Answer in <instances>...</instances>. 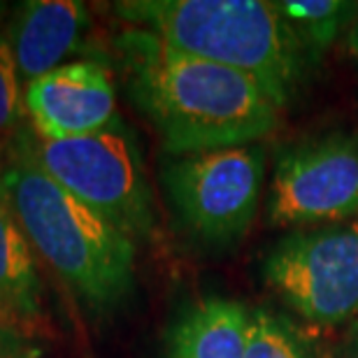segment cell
Returning a JSON list of instances; mask_svg holds the SVG:
<instances>
[{"label":"cell","mask_w":358,"mask_h":358,"mask_svg":"<svg viewBox=\"0 0 358 358\" xmlns=\"http://www.w3.org/2000/svg\"><path fill=\"white\" fill-rule=\"evenodd\" d=\"M117 49L126 89L168 154L252 145L275 131L279 107L240 70L177 52L142 28L121 33Z\"/></svg>","instance_id":"obj_1"},{"label":"cell","mask_w":358,"mask_h":358,"mask_svg":"<svg viewBox=\"0 0 358 358\" xmlns=\"http://www.w3.org/2000/svg\"><path fill=\"white\" fill-rule=\"evenodd\" d=\"M40 166L133 242L154 233V203L133 135L119 119L103 131L68 140H42L33 133Z\"/></svg>","instance_id":"obj_4"},{"label":"cell","mask_w":358,"mask_h":358,"mask_svg":"<svg viewBox=\"0 0 358 358\" xmlns=\"http://www.w3.org/2000/svg\"><path fill=\"white\" fill-rule=\"evenodd\" d=\"M3 179L31 247L84 303L112 310L131 296L135 242L47 175L31 128L10 133Z\"/></svg>","instance_id":"obj_2"},{"label":"cell","mask_w":358,"mask_h":358,"mask_svg":"<svg viewBox=\"0 0 358 358\" xmlns=\"http://www.w3.org/2000/svg\"><path fill=\"white\" fill-rule=\"evenodd\" d=\"M7 10H10V5L7 3H0V21L5 19V14H7Z\"/></svg>","instance_id":"obj_15"},{"label":"cell","mask_w":358,"mask_h":358,"mask_svg":"<svg viewBox=\"0 0 358 358\" xmlns=\"http://www.w3.org/2000/svg\"><path fill=\"white\" fill-rule=\"evenodd\" d=\"M268 214L282 228L338 224L356 217L358 135H324L279 154Z\"/></svg>","instance_id":"obj_7"},{"label":"cell","mask_w":358,"mask_h":358,"mask_svg":"<svg viewBox=\"0 0 358 358\" xmlns=\"http://www.w3.org/2000/svg\"><path fill=\"white\" fill-rule=\"evenodd\" d=\"M263 277L312 324L349 319L358 310V217L286 235L268 254Z\"/></svg>","instance_id":"obj_6"},{"label":"cell","mask_w":358,"mask_h":358,"mask_svg":"<svg viewBox=\"0 0 358 358\" xmlns=\"http://www.w3.org/2000/svg\"><path fill=\"white\" fill-rule=\"evenodd\" d=\"M24 107L42 140L103 131L114 121V84L98 61H70L24 87Z\"/></svg>","instance_id":"obj_8"},{"label":"cell","mask_w":358,"mask_h":358,"mask_svg":"<svg viewBox=\"0 0 358 358\" xmlns=\"http://www.w3.org/2000/svg\"><path fill=\"white\" fill-rule=\"evenodd\" d=\"M352 42H354V47H356V52H358V24L354 28V35H352Z\"/></svg>","instance_id":"obj_16"},{"label":"cell","mask_w":358,"mask_h":358,"mask_svg":"<svg viewBox=\"0 0 358 358\" xmlns=\"http://www.w3.org/2000/svg\"><path fill=\"white\" fill-rule=\"evenodd\" d=\"M24 358H40V352H35V349H33V352H28Z\"/></svg>","instance_id":"obj_17"},{"label":"cell","mask_w":358,"mask_h":358,"mask_svg":"<svg viewBox=\"0 0 358 358\" xmlns=\"http://www.w3.org/2000/svg\"><path fill=\"white\" fill-rule=\"evenodd\" d=\"M303 47L326 49L338 35L352 5L338 0H284L275 3Z\"/></svg>","instance_id":"obj_12"},{"label":"cell","mask_w":358,"mask_h":358,"mask_svg":"<svg viewBox=\"0 0 358 358\" xmlns=\"http://www.w3.org/2000/svg\"><path fill=\"white\" fill-rule=\"evenodd\" d=\"M87 26V7L75 0L19 3L3 33L19 82L26 87L63 66L61 61L80 47Z\"/></svg>","instance_id":"obj_9"},{"label":"cell","mask_w":358,"mask_h":358,"mask_svg":"<svg viewBox=\"0 0 358 358\" xmlns=\"http://www.w3.org/2000/svg\"><path fill=\"white\" fill-rule=\"evenodd\" d=\"M0 321L14 331L42 324V284L33 247L14 214L0 168Z\"/></svg>","instance_id":"obj_10"},{"label":"cell","mask_w":358,"mask_h":358,"mask_svg":"<svg viewBox=\"0 0 358 358\" xmlns=\"http://www.w3.org/2000/svg\"><path fill=\"white\" fill-rule=\"evenodd\" d=\"M24 93L5 38L0 35V138L12 133L21 119Z\"/></svg>","instance_id":"obj_14"},{"label":"cell","mask_w":358,"mask_h":358,"mask_svg":"<svg viewBox=\"0 0 358 358\" xmlns=\"http://www.w3.org/2000/svg\"><path fill=\"white\" fill-rule=\"evenodd\" d=\"M163 184L179 219L210 245H233L252 228L263 189V149L226 147L177 156Z\"/></svg>","instance_id":"obj_5"},{"label":"cell","mask_w":358,"mask_h":358,"mask_svg":"<svg viewBox=\"0 0 358 358\" xmlns=\"http://www.w3.org/2000/svg\"><path fill=\"white\" fill-rule=\"evenodd\" d=\"M252 310L238 300L205 298L179 314L166 358H245Z\"/></svg>","instance_id":"obj_11"},{"label":"cell","mask_w":358,"mask_h":358,"mask_svg":"<svg viewBox=\"0 0 358 358\" xmlns=\"http://www.w3.org/2000/svg\"><path fill=\"white\" fill-rule=\"evenodd\" d=\"M117 14L177 52L228 66L261 84L277 107L300 77V42L275 3L261 0H131Z\"/></svg>","instance_id":"obj_3"},{"label":"cell","mask_w":358,"mask_h":358,"mask_svg":"<svg viewBox=\"0 0 358 358\" xmlns=\"http://www.w3.org/2000/svg\"><path fill=\"white\" fill-rule=\"evenodd\" d=\"M245 358H310V352L289 321L268 310H254Z\"/></svg>","instance_id":"obj_13"}]
</instances>
